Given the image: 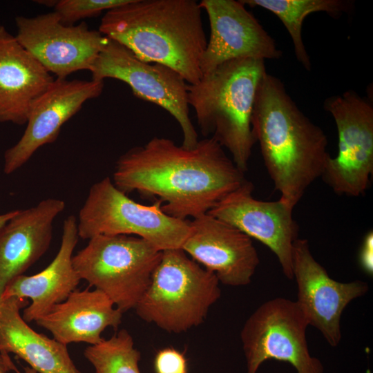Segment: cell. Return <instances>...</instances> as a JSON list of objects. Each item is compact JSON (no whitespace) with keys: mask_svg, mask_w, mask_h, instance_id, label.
Segmentation results:
<instances>
[{"mask_svg":"<svg viewBox=\"0 0 373 373\" xmlns=\"http://www.w3.org/2000/svg\"><path fill=\"white\" fill-rule=\"evenodd\" d=\"M245 180V173L211 137L187 149L154 137L118 158L112 181L122 192L153 198L166 214L188 220L208 213Z\"/></svg>","mask_w":373,"mask_h":373,"instance_id":"cell-1","label":"cell"},{"mask_svg":"<svg viewBox=\"0 0 373 373\" xmlns=\"http://www.w3.org/2000/svg\"><path fill=\"white\" fill-rule=\"evenodd\" d=\"M251 128L280 199L291 207L321 177L327 137L296 106L282 81L265 73L257 88Z\"/></svg>","mask_w":373,"mask_h":373,"instance_id":"cell-2","label":"cell"},{"mask_svg":"<svg viewBox=\"0 0 373 373\" xmlns=\"http://www.w3.org/2000/svg\"><path fill=\"white\" fill-rule=\"evenodd\" d=\"M195 0H131L103 16L99 31L140 59L166 65L189 84L200 82L207 39Z\"/></svg>","mask_w":373,"mask_h":373,"instance_id":"cell-3","label":"cell"},{"mask_svg":"<svg viewBox=\"0 0 373 373\" xmlns=\"http://www.w3.org/2000/svg\"><path fill=\"white\" fill-rule=\"evenodd\" d=\"M265 73L263 59H236L223 63L197 84L186 85L188 104L195 112L202 134L226 148L244 173L256 142L251 116Z\"/></svg>","mask_w":373,"mask_h":373,"instance_id":"cell-4","label":"cell"},{"mask_svg":"<svg viewBox=\"0 0 373 373\" xmlns=\"http://www.w3.org/2000/svg\"><path fill=\"white\" fill-rule=\"evenodd\" d=\"M220 282L211 271L181 249L162 251L151 283L135 310L144 321L179 334L202 324L220 298Z\"/></svg>","mask_w":373,"mask_h":373,"instance_id":"cell-5","label":"cell"},{"mask_svg":"<svg viewBox=\"0 0 373 373\" xmlns=\"http://www.w3.org/2000/svg\"><path fill=\"white\" fill-rule=\"evenodd\" d=\"M162 254L137 236L98 235L73 256V265L81 280L104 292L124 313L146 291Z\"/></svg>","mask_w":373,"mask_h":373,"instance_id":"cell-6","label":"cell"},{"mask_svg":"<svg viewBox=\"0 0 373 373\" xmlns=\"http://www.w3.org/2000/svg\"><path fill=\"white\" fill-rule=\"evenodd\" d=\"M77 219L79 238L131 235L142 238L161 251L181 248L190 232V220L171 217L161 203L140 204L119 191L109 177L93 184Z\"/></svg>","mask_w":373,"mask_h":373,"instance_id":"cell-7","label":"cell"},{"mask_svg":"<svg viewBox=\"0 0 373 373\" xmlns=\"http://www.w3.org/2000/svg\"><path fill=\"white\" fill-rule=\"evenodd\" d=\"M308 326L295 300L277 297L262 303L240 332L247 373H257L271 359L288 363L296 373H324L321 361L309 352Z\"/></svg>","mask_w":373,"mask_h":373,"instance_id":"cell-8","label":"cell"},{"mask_svg":"<svg viewBox=\"0 0 373 373\" xmlns=\"http://www.w3.org/2000/svg\"><path fill=\"white\" fill-rule=\"evenodd\" d=\"M92 79L104 82L113 78L126 83L133 95L155 104L171 114L183 134L182 146L194 148L198 136L189 117L185 80L171 68L158 63L144 61L129 49L108 38L90 70Z\"/></svg>","mask_w":373,"mask_h":373,"instance_id":"cell-9","label":"cell"},{"mask_svg":"<svg viewBox=\"0 0 373 373\" xmlns=\"http://www.w3.org/2000/svg\"><path fill=\"white\" fill-rule=\"evenodd\" d=\"M323 107L334 119L338 143L337 155L329 156L321 177L336 194L358 197L373 173V106L347 90L327 97Z\"/></svg>","mask_w":373,"mask_h":373,"instance_id":"cell-10","label":"cell"},{"mask_svg":"<svg viewBox=\"0 0 373 373\" xmlns=\"http://www.w3.org/2000/svg\"><path fill=\"white\" fill-rule=\"evenodd\" d=\"M19 43L50 73L65 79L71 73L90 70L108 38L90 30L85 22L63 23L53 11L15 19Z\"/></svg>","mask_w":373,"mask_h":373,"instance_id":"cell-11","label":"cell"},{"mask_svg":"<svg viewBox=\"0 0 373 373\" xmlns=\"http://www.w3.org/2000/svg\"><path fill=\"white\" fill-rule=\"evenodd\" d=\"M292 271L297 285L295 301L308 325L316 328L330 346L336 347L342 337L343 312L350 302L368 291V284L360 280L342 283L332 278L314 258L304 238L294 242Z\"/></svg>","mask_w":373,"mask_h":373,"instance_id":"cell-12","label":"cell"},{"mask_svg":"<svg viewBox=\"0 0 373 373\" xmlns=\"http://www.w3.org/2000/svg\"><path fill=\"white\" fill-rule=\"evenodd\" d=\"M253 190V184L246 180L208 213L267 246L278 258L284 275L291 280L293 245L299 231L293 218L294 208L280 198L257 200Z\"/></svg>","mask_w":373,"mask_h":373,"instance_id":"cell-13","label":"cell"},{"mask_svg":"<svg viewBox=\"0 0 373 373\" xmlns=\"http://www.w3.org/2000/svg\"><path fill=\"white\" fill-rule=\"evenodd\" d=\"M199 5L208 15L211 29L200 61L202 77L233 59L281 57L274 39L240 1L202 0Z\"/></svg>","mask_w":373,"mask_h":373,"instance_id":"cell-14","label":"cell"},{"mask_svg":"<svg viewBox=\"0 0 373 373\" xmlns=\"http://www.w3.org/2000/svg\"><path fill=\"white\" fill-rule=\"evenodd\" d=\"M104 82L57 78L34 103L26 128L19 141L4 153L3 172L7 175L25 164L45 144L54 142L61 126L88 99L99 97Z\"/></svg>","mask_w":373,"mask_h":373,"instance_id":"cell-15","label":"cell"},{"mask_svg":"<svg viewBox=\"0 0 373 373\" xmlns=\"http://www.w3.org/2000/svg\"><path fill=\"white\" fill-rule=\"evenodd\" d=\"M181 249L213 273L220 283L249 285L260 263L252 239L237 228L207 213L190 221Z\"/></svg>","mask_w":373,"mask_h":373,"instance_id":"cell-16","label":"cell"},{"mask_svg":"<svg viewBox=\"0 0 373 373\" xmlns=\"http://www.w3.org/2000/svg\"><path fill=\"white\" fill-rule=\"evenodd\" d=\"M65 208L64 200L46 198L18 209L0 228V298L10 281L23 275L48 250L53 222Z\"/></svg>","mask_w":373,"mask_h":373,"instance_id":"cell-17","label":"cell"},{"mask_svg":"<svg viewBox=\"0 0 373 373\" xmlns=\"http://www.w3.org/2000/svg\"><path fill=\"white\" fill-rule=\"evenodd\" d=\"M78 238L77 219L70 215L64 221L61 245L50 265L35 275L17 276L6 285L1 297L31 300L23 310L26 323L36 321L76 289L81 279L73 265V253Z\"/></svg>","mask_w":373,"mask_h":373,"instance_id":"cell-18","label":"cell"},{"mask_svg":"<svg viewBox=\"0 0 373 373\" xmlns=\"http://www.w3.org/2000/svg\"><path fill=\"white\" fill-rule=\"evenodd\" d=\"M54 77L0 24V122L26 124Z\"/></svg>","mask_w":373,"mask_h":373,"instance_id":"cell-19","label":"cell"},{"mask_svg":"<svg viewBox=\"0 0 373 373\" xmlns=\"http://www.w3.org/2000/svg\"><path fill=\"white\" fill-rule=\"evenodd\" d=\"M122 314L102 291L75 289L35 322L60 343L82 342L93 345L104 340L102 333L106 328L118 327Z\"/></svg>","mask_w":373,"mask_h":373,"instance_id":"cell-20","label":"cell"},{"mask_svg":"<svg viewBox=\"0 0 373 373\" xmlns=\"http://www.w3.org/2000/svg\"><path fill=\"white\" fill-rule=\"evenodd\" d=\"M28 305V299L0 298V352L15 354L38 373H81L67 345L27 324L20 310Z\"/></svg>","mask_w":373,"mask_h":373,"instance_id":"cell-21","label":"cell"},{"mask_svg":"<svg viewBox=\"0 0 373 373\" xmlns=\"http://www.w3.org/2000/svg\"><path fill=\"white\" fill-rule=\"evenodd\" d=\"M250 7H260L273 12L283 22L294 45L298 61L309 71L312 64L302 39V26L311 13L325 12L337 17L353 8V1L345 0H240Z\"/></svg>","mask_w":373,"mask_h":373,"instance_id":"cell-22","label":"cell"},{"mask_svg":"<svg viewBox=\"0 0 373 373\" xmlns=\"http://www.w3.org/2000/svg\"><path fill=\"white\" fill-rule=\"evenodd\" d=\"M95 373H140V352L135 347L133 337L124 329L108 339L88 346L84 352Z\"/></svg>","mask_w":373,"mask_h":373,"instance_id":"cell-23","label":"cell"},{"mask_svg":"<svg viewBox=\"0 0 373 373\" xmlns=\"http://www.w3.org/2000/svg\"><path fill=\"white\" fill-rule=\"evenodd\" d=\"M131 0H61L54 5V12L66 25L99 15L104 10L128 3Z\"/></svg>","mask_w":373,"mask_h":373,"instance_id":"cell-24","label":"cell"},{"mask_svg":"<svg viewBox=\"0 0 373 373\" xmlns=\"http://www.w3.org/2000/svg\"><path fill=\"white\" fill-rule=\"evenodd\" d=\"M155 373H187V361L184 354L173 347L159 350L154 358Z\"/></svg>","mask_w":373,"mask_h":373,"instance_id":"cell-25","label":"cell"},{"mask_svg":"<svg viewBox=\"0 0 373 373\" xmlns=\"http://www.w3.org/2000/svg\"><path fill=\"white\" fill-rule=\"evenodd\" d=\"M359 264L369 275L373 273V232L369 231L365 236L359 253Z\"/></svg>","mask_w":373,"mask_h":373,"instance_id":"cell-26","label":"cell"},{"mask_svg":"<svg viewBox=\"0 0 373 373\" xmlns=\"http://www.w3.org/2000/svg\"><path fill=\"white\" fill-rule=\"evenodd\" d=\"M10 371L20 373L8 354L0 352V373H8Z\"/></svg>","mask_w":373,"mask_h":373,"instance_id":"cell-27","label":"cell"},{"mask_svg":"<svg viewBox=\"0 0 373 373\" xmlns=\"http://www.w3.org/2000/svg\"><path fill=\"white\" fill-rule=\"evenodd\" d=\"M17 211L18 209H16L0 214V228L11 219L17 213Z\"/></svg>","mask_w":373,"mask_h":373,"instance_id":"cell-28","label":"cell"},{"mask_svg":"<svg viewBox=\"0 0 373 373\" xmlns=\"http://www.w3.org/2000/svg\"><path fill=\"white\" fill-rule=\"evenodd\" d=\"M24 372L25 373H38L35 370H34L32 368H31L29 366H26L24 367Z\"/></svg>","mask_w":373,"mask_h":373,"instance_id":"cell-29","label":"cell"}]
</instances>
